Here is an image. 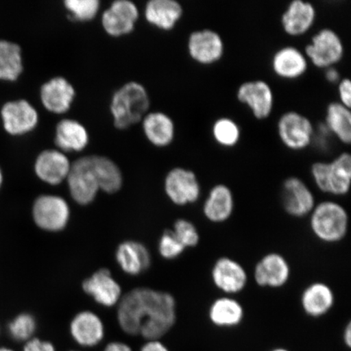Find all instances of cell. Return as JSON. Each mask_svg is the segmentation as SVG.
<instances>
[{"label":"cell","instance_id":"cell-1","mask_svg":"<svg viewBox=\"0 0 351 351\" xmlns=\"http://www.w3.org/2000/svg\"><path fill=\"white\" fill-rule=\"evenodd\" d=\"M118 323L127 335L160 340L173 328L177 319L175 298L169 293L138 288L122 298Z\"/></svg>","mask_w":351,"mask_h":351},{"label":"cell","instance_id":"cell-20","mask_svg":"<svg viewBox=\"0 0 351 351\" xmlns=\"http://www.w3.org/2000/svg\"><path fill=\"white\" fill-rule=\"evenodd\" d=\"M271 66L278 77L285 80H295L307 72L309 62L304 51L293 46H287L275 52Z\"/></svg>","mask_w":351,"mask_h":351},{"label":"cell","instance_id":"cell-27","mask_svg":"<svg viewBox=\"0 0 351 351\" xmlns=\"http://www.w3.org/2000/svg\"><path fill=\"white\" fill-rule=\"evenodd\" d=\"M117 260L126 274L138 275L151 265V256L144 245L136 241H125L117 252Z\"/></svg>","mask_w":351,"mask_h":351},{"label":"cell","instance_id":"cell-46","mask_svg":"<svg viewBox=\"0 0 351 351\" xmlns=\"http://www.w3.org/2000/svg\"><path fill=\"white\" fill-rule=\"evenodd\" d=\"M274 351H287V350H283V349H278V350H275Z\"/></svg>","mask_w":351,"mask_h":351},{"label":"cell","instance_id":"cell-6","mask_svg":"<svg viewBox=\"0 0 351 351\" xmlns=\"http://www.w3.org/2000/svg\"><path fill=\"white\" fill-rule=\"evenodd\" d=\"M276 126L280 141L291 150H304L313 142L315 130L313 122L300 112H285Z\"/></svg>","mask_w":351,"mask_h":351},{"label":"cell","instance_id":"cell-42","mask_svg":"<svg viewBox=\"0 0 351 351\" xmlns=\"http://www.w3.org/2000/svg\"><path fill=\"white\" fill-rule=\"evenodd\" d=\"M103 351H133L128 344L121 341L110 342Z\"/></svg>","mask_w":351,"mask_h":351},{"label":"cell","instance_id":"cell-9","mask_svg":"<svg viewBox=\"0 0 351 351\" xmlns=\"http://www.w3.org/2000/svg\"><path fill=\"white\" fill-rule=\"evenodd\" d=\"M67 179L70 194L77 203L86 205L95 199L99 186L90 156L82 157L74 162Z\"/></svg>","mask_w":351,"mask_h":351},{"label":"cell","instance_id":"cell-29","mask_svg":"<svg viewBox=\"0 0 351 351\" xmlns=\"http://www.w3.org/2000/svg\"><path fill=\"white\" fill-rule=\"evenodd\" d=\"M143 130L147 139L156 147H164L172 143L175 125L172 119L163 112H153L145 116Z\"/></svg>","mask_w":351,"mask_h":351},{"label":"cell","instance_id":"cell-13","mask_svg":"<svg viewBox=\"0 0 351 351\" xmlns=\"http://www.w3.org/2000/svg\"><path fill=\"white\" fill-rule=\"evenodd\" d=\"M254 282L260 287L280 289L287 285L291 276V267L282 254H265L254 267Z\"/></svg>","mask_w":351,"mask_h":351},{"label":"cell","instance_id":"cell-12","mask_svg":"<svg viewBox=\"0 0 351 351\" xmlns=\"http://www.w3.org/2000/svg\"><path fill=\"white\" fill-rule=\"evenodd\" d=\"M69 208L59 196L43 195L34 202L33 217L41 229L57 232L64 229L69 219Z\"/></svg>","mask_w":351,"mask_h":351},{"label":"cell","instance_id":"cell-23","mask_svg":"<svg viewBox=\"0 0 351 351\" xmlns=\"http://www.w3.org/2000/svg\"><path fill=\"white\" fill-rule=\"evenodd\" d=\"M75 97V90L65 78L57 77L44 83L40 90L43 107L56 114L68 112Z\"/></svg>","mask_w":351,"mask_h":351},{"label":"cell","instance_id":"cell-44","mask_svg":"<svg viewBox=\"0 0 351 351\" xmlns=\"http://www.w3.org/2000/svg\"><path fill=\"white\" fill-rule=\"evenodd\" d=\"M3 183V173L1 167H0V189H1Z\"/></svg>","mask_w":351,"mask_h":351},{"label":"cell","instance_id":"cell-38","mask_svg":"<svg viewBox=\"0 0 351 351\" xmlns=\"http://www.w3.org/2000/svg\"><path fill=\"white\" fill-rule=\"evenodd\" d=\"M337 90H339V102L345 107L351 108V82L349 78H341L337 83Z\"/></svg>","mask_w":351,"mask_h":351},{"label":"cell","instance_id":"cell-11","mask_svg":"<svg viewBox=\"0 0 351 351\" xmlns=\"http://www.w3.org/2000/svg\"><path fill=\"white\" fill-rule=\"evenodd\" d=\"M282 201L285 212L298 219L308 217L317 205L313 192L298 177H289L283 182Z\"/></svg>","mask_w":351,"mask_h":351},{"label":"cell","instance_id":"cell-36","mask_svg":"<svg viewBox=\"0 0 351 351\" xmlns=\"http://www.w3.org/2000/svg\"><path fill=\"white\" fill-rule=\"evenodd\" d=\"M173 232L176 239L184 247L194 248L200 241L199 232L194 223L186 219H179L173 226Z\"/></svg>","mask_w":351,"mask_h":351},{"label":"cell","instance_id":"cell-5","mask_svg":"<svg viewBox=\"0 0 351 351\" xmlns=\"http://www.w3.org/2000/svg\"><path fill=\"white\" fill-rule=\"evenodd\" d=\"M304 52L309 64L326 70L340 62L345 50L339 34L332 29L324 28L313 35Z\"/></svg>","mask_w":351,"mask_h":351},{"label":"cell","instance_id":"cell-31","mask_svg":"<svg viewBox=\"0 0 351 351\" xmlns=\"http://www.w3.org/2000/svg\"><path fill=\"white\" fill-rule=\"evenodd\" d=\"M327 131L342 143L349 145L351 142L350 109L337 101L328 105L326 115Z\"/></svg>","mask_w":351,"mask_h":351},{"label":"cell","instance_id":"cell-35","mask_svg":"<svg viewBox=\"0 0 351 351\" xmlns=\"http://www.w3.org/2000/svg\"><path fill=\"white\" fill-rule=\"evenodd\" d=\"M64 6L72 20L87 21L94 19L99 10V0H66Z\"/></svg>","mask_w":351,"mask_h":351},{"label":"cell","instance_id":"cell-16","mask_svg":"<svg viewBox=\"0 0 351 351\" xmlns=\"http://www.w3.org/2000/svg\"><path fill=\"white\" fill-rule=\"evenodd\" d=\"M138 14V8L134 3L129 0H117L104 12V29L113 37L128 34L133 32Z\"/></svg>","mask_w":351,"mask_h":351},{"label":"cell","instance_id":"cell-43","mask_svg":"<svg viewBox=\"0 0 351 351\" xmlns=\"http://www.w3.org/2000/svg\"><path fill=\"white\" fill-rule=\"evenodd\" d=\"M344 341L346 346L350 348L351 346V324L348 323L344 330Z\"/></svg>","mask_w":351,"mask_h":351},{"label":"cell","instance_id":"cell-45","mask_svg":"<svg viewBox=\"0 0 351 351\" xmlns=\"http://www.w3.org/2000/svg\"><path fill=\"white\" fill-rule=\"evenodd\" d=\"M0 351H14V350H12L11 349H8V348H0Z\"/></svg>","mask_w":351,"mask_h":351},{"label":"cell","instance_id":"cell-8","mask_svg":"<svg viewBox=\"0 0 351 351\" xmlns=\"http://www.w3.org/2000/svg\"><path fill=\"white\" fill-rule=\"evenodd\" d=\"M210 278L214 287L228 296L239 295L248 283V274L244 266L229 256L217 258L210 271Z\"/></svg>","mask_w":351,"mask_h":351},{"label":"cell","instance_id":"cell-15","mask_svg":"<svg viewBox=\"0 0 351 351\" xmlns=\"http://www.w3.org/2000/svg\"><path fill=\"white\" fill-rule=\"evenodd\" d=\"M187 47L191 58L203 65L218 62L225 53V43L222 37L210 29L196 30L191 33Z\"/></svg>","mask_w":351,"mask_h":351},{"label":"cell","instance_id":"cell-2","mask_svg":"<svg viewBox=\"0 0 351 351\" xmlns=\"http://www.w3.org/2000/svg\"><path fill=\"white\" fill-rule=\"evenodd\" d=\"M308 217L311 232L323 243H339L348 235L349 214L346 208L336 201L320 202L315 206Z\"/></svg>","mask_w":351,"mask_h":351},{"label":"cell","instance_id":"cell-26","mask_svg":"<svg viewBox=\"0 0 351 351\" xmlns=\"http://www.w3.org/2000/svg\"><path fill=\"white\" fill-rule=\"evenodd\" d=\"M182 15L183 8L175 0H152L145 11L149 23L164 30L173 29Z\"/></svg>","mask_w":351,"mask_h":351},{"label":"cell","instance_id":"cell-25","mask_svg":"<svg viewBox=\"0 0 351 351\" xmlns=\"http://www.w3.org/2000/svg\"><path fill=\"white\" fill-rule=\"evenodd\" d=\"M243 304L234 296L223 295L215 300L208 309V317L214 326L231 328L239 326L244 318Z\"/></svg>","mask_w":351,"mask_h":351},{"label":"cell","instance_id":"cell-34","mask_svg":"<svg viewBox=\"0 0 351 351\" xmlns=\"http://www.w3.org/2000/svg\"><path fill=\"white\" fill-rule=\"evenodd\" d=\"M36 327V320L33 315L23 313L17 315L8 324V333L13 340L27 342L34 339Z\"/></svg>","mask_w":351,"mask_h":351},{"label":"cell","instance_id":"cell-40","mask_svg":"<svg viewBox=\"0 0 351 351\" xmlns=\"http://www.w3.org/2000/svg\"><path fill=\"white\" fill-rule=\"evenodd\" d=\"M140 351H169L160 340H147L142 346Z\"/></svg>","mask_w":351,"mask_h":351},{"label":"cell","instance_id":"cell-30","mask_svg":"<svg viewBox=\"0 0 351 351\" xmlns=\"http://www.w3.org/2000/svg\"><path fill=\"white\" fill-rule=\"evenodd\" d=\"M23 71V57L19 44L0 39V81L16 82Z\"/></svg>","mask_w":351,"mask_h":351},{"label":"cell","instance_id":"cell-7","mask_svg":"<svg viewBox=\"0 0 351 351\" xmlns=\"http://www.w3.org/2000/svg\"><path fill=\"white\" fill-rule=\"evenodd\" d=\"M0 119L4 131L11 136H22L32 132L38 124V113L25 99L8 101L0 108Z\"/></svg>","mask_w":351,"mask_h":351},{"label":"cell","instance_id":"cell-32","mask_svg":"<svg viewBox=\"0 0 351 351\" xmlns=\"http://www.w3.org/2000/svg\"><path fill=\"white\" fill-rule=\"evenodd\" d=\"M90 158L99 190L108 194L119 191L122 186V174L117 165L107 157L90 156Z\"/></svg>","mask_w":351,"mask_h":351},{"label":"cell","instance_id":"cell-24","mask_svg":"<svg viewBox=\"0 0 351 351\" xmlns=\"http://www.w3.org/2000/svg\"><path fill=\"white\" fill-rule=\"evenodd\" d=\"M84 291L105 306L115 305L121 296L120 285L112 278L108 269H100L83 282Z\"/></svg>","mask_w":351,"mask_h":351},{"label":"cell","instance_id":"cell-37","mask_svg":"<svg viewBox=\"0 0 351 351\" xmlns=\"http://www.w3.org/2000/svg\"><path fill=\"white\" fill-rule=\"evenodd\" d=\"M186 248L176 239L172 230H166L159 243V251L166 260H174L182 256Z\"/></svg>","mask_w":351,"mask_h":351},{"label":"cell","instance_id":"cell-17","mask_svg":"<svg viewBox=\"0 0 351 351\" xmlns=\"http://www.w3.org/2000/svg\"><path fill=\"white\" fill-rule=\"evenodd\" d=\"M235 210V199L231 189L225 184H217L210 189L204 201V217L213 223H225Z\"/></svg>","mask_w":351,"mask_h":351},{"label":"cell","instance_id":"cell-14","mask_svg":"<svg viewBox=\"0 0 351 351\" xmlns=\"http://www.w3.org/2000/svg\"><path fill=\"white\" fill-rule=\"evenodd\" d=\"M239 102L251 110L258 120H265L271 116L274 108V93L265 81L254 80L243 82L237 90Z\"/></svg>","mask_w":351,"mask_h":351},{"label":"cell","instance_id":"cell-10","mask_svg":"<svg viewBox=\"0 0 351 351\" xmlns=\"http://www.w3.org/2000/svg\"><path fill=\"white\" fill-rule=\"evenodd\" d=\"M165 188L169 199L178 206L194 204L199 200L202 194L197 175L183 168L170 171L165 178Z\"/></svg>","mask_w":351,"mask_h":351},{"label":"cell","instance_id":"cell-33","mask_svg":"<svg viewBox=\"0 0 351 351\" xmlns=\"http://www.w3.org/2000/svg\"><path fill=\"white\" fill-rule=\"evenodd\" d=\"M212 134L219 146L230 148L238 144L241 138L240 127L229 117H221L213 123Z\"/></svg>","mask_w":351,"mask_h":351},{"label":"cell","instance_id":"cell-21","mask_svg":"<svg viewBox=\"0 0 351 351\" xmlns=\"http://www.w3.org/2000/svg\"><path fill=\"white\" fill-rule=\"evenodd\" d=\"M71 164L64 153L57 150L42 152L34 164L35 173L43 182L59 185L68 178Z\"/></svg>","mask_w":351,"mask_h":351},{"label":"cell","instance_id":"cell-39","mask_svg":"<svg viewBox=\"0 0 351 351\" xmlns=\"http://www.w3.org/2000/svg\"><path fill=\"white\" fill-rule=\"evenodd\" d=\"M23 351H57L55 346L50 341L39 339H32L26 342Z\"/></svg>","mask_w":351,"mask_h":351},{"label":"cell","instance_id":"cell-22","mask_svg":"<svg viewBox=\"0 0 351 351\" xmlns=\"http://www.w3.org/2000/svg\"><path fill=\"white\" fill-rule=\"evenodd\" d=\"M335 293L330 285L322 282L311 283L302 292V309L310 317H324L335 304Z\"/></svg>","mask_w":351,"mask_h":351},{"label":"cell","instance_id":"cell-41","mask_svg":"<svg viewBox=\"0 0 351 351\" xmlns=\"http://www.w3.org/2000/svg\"><path fill=\"white\" fill-rule=\"evenodd\" d=\"M324 77H326V80L331 83V84H337L341 80L340 73L339 70H337L335 67L328 68L324 70Z\"/></svg>","mask_w":351,"mask_h":351},{"label":"cell","instance_id":"cell-19","mask_svg":"<svg viewBox=\"0 0 351 351\" xmlns=\"http://www.w3.org/2000/svg\"><path fill=\"white\" fill-rule=\"evenodd\" d=\"M315 19L317 10L313 3L293 0L282 16V29L289 36H302L313 27Z\"/></svg>","mask_w":351,"mask_h":351},{"label":"cell","instance_id":"cell-47","mask_svg":"<svg viewBox=\"0 0 351 351\" xmlns=\"http://www.w3.org/2000/svg\"><path fill=\"white\" fill-rule=\"evenodd\" d=\"M71 351H80V350H71Z\"/></svg>","mask_w":351,"mask_h":351},{"label":"cell","instance_id":"cell-18","mask_svg":"<svg viewBox=\"0 0 351 351\" xmlns=\"http://www.w3.org/2000/svg\"><path fill=\"white\" fill-rule=\"evenodd\" d=\"M70 333L74 341L82 348H93L104 340V324L97 315L91 311H82L70 324Z\"/></svg>","mask_w":351,"mask_h":351},{"label":"cell","instance_id":"cell-4","mask_svg":"<svg viewBox=\"0 0 351 351\" xmlns=\"http://www.w3.org/2000/svg\"><path fill=\"white\" fill-rule=\"evenodd\" d=\"M311 178L324 194L345 196L351 186V156L341 153L331 161H317L311 165Z\"/></svg>","mask_w":351,"mask_h":351},{"label":"cell","instance_id":"cell-3","mask_svg":"<svg viewBox=\"0 0 351 351\" xmlns=\"http://www.w3.org/2000/svg\"><path fill=\"white\" fill-rule=\"evenodd\" d=\"M150 107L147 90L139 83L129 82L114 94L111 112L114 125L125 130L141 121Z\"/></svg>","mask_w":351,"mask_h":351},{"label":"cell","instance_id":"cell-28","mask_svg":"<svg viewBox=\"0 0 351 351\" xmlns=\"http://www.w3.org/2000/svg\"><path fill=\"white\" fill-rule=\"evenodd\" d=\"M55 142L63 152H81L87 146L89 135L81 123L66 119L56 126Z\"/></svg>","mask_w":351,"mask_h":351}]
</instances>
